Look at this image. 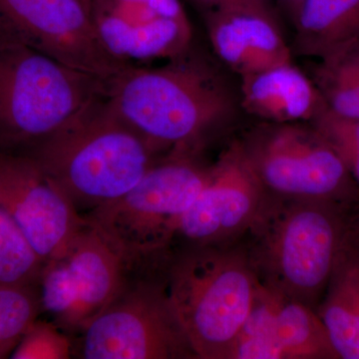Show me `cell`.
Segmentation results:
<instances>
[{
    "label": "cell",
    "instance_id": "8",
    "mask_svg": "<svg viewBox=\"0 0 359 359\" xmlns=\"http://www.w3.org/2000/svg\"><path fill=\"white\" fill-rule=\"evenodd\" d=\"M79 335L84 359L198 358L159 280L130 273L124 287Z\"/></svg>",
    "mask_w": 359,
    "mask_h": 359
},
{
    "label": "cell",
    "instance_id": "21",
    "mask_svg": "<svg viewBox=\"0 0 359 359\" xmlns=\"http://www.w3.org/2000/svg\"><path fill=\"white\" fill-rule=\"evenodd\" d=\"M40 313L37 285L0 287V359L11 358Z\"/></svg>",
    "mask_w": 359,
    "mask_h": 359
},
{
    "label": "cell",
    "instance_id": "20",
    "mask_svg": "<svg viewBox=\"0 0 359 359\" xmlns=\"http://www.w3.org/2000/svg\"><path fill=\"white\" fill-rule=\"evenodd\" d=\"M44 262L0 205V287L37 285Z\"/></svg>",
    "mask_w": 359,
    "mask_h": 359
},
{
    "label": "cell",
    "instance_id": "6",
    "mask_svg": "<svg viewBox=\"0 0 359 359\" xmlns=\"http://www.w3.org/2000/svg\"><path fill=\"white\" fill-rule=\"evenodd\" d=\"M196 155L160 157L120 199L83 215L121 254L131 271L164 256L182 217L211 174Z\"/></svg>",
    "mask_w": 359,
    "mask_h": 359
},
{
    "label": "cell",
    "instance_id": "2",
    "mask_svg": "<svg viewBox=\"0 0 359 359\" xmlns=\"http://www.w3.org/2000/svg\"><path fill=\"white\" fill-rule=\"evenodd\" d=\"M348 209L266 193L243 250L257 282L316 309L351 231Z\"/></svg>",
    "mask_w": 359,
    "mask_h": 359
},
{
    "label": "cell",
    "instance_id": "7",
    "mask_svg": "<svg viewBox=\"0 0 359 359\" xmlns=\"http://www.w3.org/2000/svg\"><path fill=\"white\" fill-rule=\"evenodd\" d=\"M238 144L269 195L323 201L348 210L359 204L358 183L311 123H266Z\"/></svg>",
    "mask_w": 359,
    "mask_h": 359
},
{
    "label": "cell",
    "instance_id": "10",
    "mask_svg": "<svg viewBox=\"0 0 359 359\" xmlns=\"http://www.w3.org/2000/svg\"><path fill=\"white\" fill-rule=\"evenodd\" d=\"M0 35L107 82L129 67L105 48L83 0H0Z\"/></svg>",
    "mask_w": 359,
    "mask_h": 359
},
{
    "label": "cell",
    "instance_id": "22",
    "mask_svg": "<svg viewBox=\"0 0 359 359\" xmlns=\"http://www.w3.org/2000/svg\"><path fill=\"white\" fill-rule=\"evenodd\" d=\"M73 354L70 335L53 321L35 320L14 349L13 359H68Z\"/></svg>",
    "mask_w": 359,
    "mask_h": 359
},
{
    "label": "cell",
    "instance_id": "18",
    "mask_svg": "<svg viewBox=\"0 0 359 359\" xmlns=\"http://www.w3.org/2000/svg\"><path fill=\"white\" fill-rule=\"evenodd\" d=\"M292 23L297 53L320 59L359 39V0H304Z\"/></svg>",
    "mask_w": 359,
    "mask_h": 359
},
{
    "label": "cell",
    "instance_id": "3",
    "mask_svg": "<svg viewBox=\"0 0 359 359\" xmlns=\"http://www.w3.org/2000/svg\"><path fill=\"white\" fill-rule=\"evenodd\" d=\"M148 273L162 285L197 358L230 359L259 287L242 247L173 250Z\"/></svg>",
    "mask_w": 359,
    "mask_h": 359
},
{
    "label": "cell",
    "instance_id": "17",
    "mask_svg": "<svg viewBox=\"0 0 359 359\" xmlns=\"http://www.w3.org/2000/svg\"><path fill=\"white\" fill-rule=\"evenodd\" d=\"M316 313L339 358L359 359V247L348 238Z\"/></svg>",
    "mask_w": 359,
    "mask_h": 359
},
{
    "label": "cell",
    "instance_id": "13",
    "mask_svg": "<svg viewBox=\"0 0 359 359\" xmlns=\"http://www.w3.org/2000/svg\"><path fill=\"white\" fill-rule=\"evenodd\" d=\"M0 205L43 262L86 224L67 195L29 155L0 153Z\"/></svg>",
    "mask_w": 359,
    "mask_h": 359
},
{
    "label": "cell",
    "instance_id": "26",
    "mask_svg": "<svg viewBox=\"0 0 359 359\" xmlns=\"http://www.w3.org/2000/svg\"><path fill=\"white\" fill-rule=\"evenodd\" d=\"M351 237L359 247V205L355 214L351 218Z\"/></svg>",
    "mask_w": 359,
    "mask_h": 359
},
{
    "label": "cell",
    "instance_id": "25",
    "mask_svg": "<svg viewBox=\"0 0 359 359\" xmlns=\"http://www.w3.org/2000/svg\"><path fill=\"white\" fill-rule=\"evenodd\" d=\"M195 6L199 7L203 11H209L229 2L236 1V0H191Z\"/></svg>",
    "mask_w": 359,
    "mask_h": 359
},
{
    "label": "cell",
    "instance_id": "1",
    "mask_svg": "<svg viewBox=\"0 0 359 359\" xmlns=\"http://www.w3.org/2000/svg\"><path fill=\"white\" fill-rule=\"evenodd\" d=\"M106 98L158 157L197 154L243 111L240 93L192 46L160 67L129 66L108 85Z\"/></svg>",
    "mask_w": 359,
    "mask_h": 359
},
{
    "label": "cell",
    "instance_id": "19",
    "mask_svg": "<svg viewBox=\"0 0 359 359\" xmlns=\"http://www.w3.org/2000/svg\"><path fill=\"white\" fill-rule=\"evenodd\" d=\"M311 78L327 110L359 121V39L318 59Z\"/></svg>",
    "mask_w": 359,
    "mask_h": 359
},
{
    "label": "cell",
    "instance_id": "9",
    "mask_svg": "<svg viewBox=\"0 0 359 359\" xmlns=\"http://www.w3.org/2000/svg\"><path fill=\"white\" fill-rule=\"evenodd\" d=\"M130 273L121 254L86 219L44 262L37 283L41 313L66 334H80L119 294Z\"/></svg>",
    "mask_w": 359,
    "mask_h": 359
},
{
    "label": "cell",
    "instance_id": "5",
    "mask_svg": "<svg viewBox=\"0 0 359 359\" xmlns=\"http://www.w3.org/2000/svg\"><path fill=\"white\" fill-rule=\"evenodd\" d=\"M108 85L0 35V153L30 154Z\"/></svg>",
    "mask_w": 359,
    "mask_h": 359
},
{
    "label": "cell",
    "instance_id": "11",
    "mask_svg": "<svg viewBox=\"0 0 359 359\" xmlns=\"http://www.w3.org/2000/svg\"><path fill=\"white\" fill-rule=\"evenodd\" d=\"M264 196L240 144H235L212 166L204 188L182 217L169 250L176 244L178 250L229 244L249 228Z\"/></svg>",
    "mask_w": 359,
    "mask_h": 359
},
{
    "label": "cell",
    "instance_id": "14",
    "mask_svg": "<svg viewBox=\"0 0 359 359\" xmlns=\"http://www.w3.org/2000/svg\"><path fill=\"white\" fill-rule=\"evenodd\" d=\"M316 309L259 283L256 299L230 359H334Z\"/></svg>",
    "mask_w": 359,
    "mask_h": 359
},
{
    "label": "cell",
    "instance_id": "24",
    "mask_svg": "<svg viewBox=\"0 0 359 359\" xmlns=\"http://www.w3.org/2000/svg\"><path fill=\"white\" fill-rule=\"evenodd\" d=\"M304 1V0H278L280 6L292 21L294 20L295 14L297 13Z\"/></svg>",
    "mask_w": 359,
    "mask_h": 359
},
{
    "label": "cell",
    "instance_id": "23",
    "mask_svg": "<svg viewBox=\"0 0 359 359\" xmlns=\"http://www.w3.org/2000/svg\"><path fill=\"white\" fill-rule=\"evenodd\" d=\"M314 128L334 149L359 186V121L325 109L313 122Z\"/></svg>",
    "mask_w": 359,
    "mask_h": 359
},
{
    "label": "cell",
    "instance_id": "27",
    "mask_svg": "<svg viewBox=\"0 0 359 359\" xmlns=\"http://www.w3.org/2000/svg\"><path fill=\"white\" fill-rule=\"evenodd\" d=\"M83 1L84 4H86V6H88L90 8V0H83ZM90 13H91V11H90Z\"/></svg>",
    "mask_w": 359,
    "mask_h": 359
},
{
    "label": "cell",
    "instance_id": "15",
    "mask_svg": "<svg viewBox=\"0 0 359 359\" xmlns=\"http://www.w3.org/2000/svg\"><path fill=\"white\" fill-rule=\"evenodd\" d=\"M204 16L212 50L238 76L292 61L271 0H236Z\"/></svg>",
    "mask_w": 359,
    "mask_h": 359
},
{
    "label": "cell",
    "instance_id": "4",
    "mask_svg": "<svg viewBox=\"0 0 359 359\" xmlns=\"http://www.w3.org/2000/svg\"><path fill=\"white\" fill-rule=\"evenodd\" d=\"M27 155L79 212L120 199L160 158L116 114L106 93L90 101Z\"/></svg>",
    "mask_w": 359,
    "mask_h": 359
},
{
    "label": "cell",
    "instance_id": "16",
    "mask_svg": "<svg viewBox=\"0 0 359 359\" xmlns=\"http://www.w3.org/2000/svg\"><path fill=\"white\" fill-rule=\"evenodd\" d=\"M240 78L241 108L266 123H311L327 109L313 79L292 61Z\"/></svg>",
    "mask_w": 359,
    "mask_h": 359
},
{
    "label": "cell",
    "instance_id": "12",
    "mask_svg": "<svg viewBox=\"0 0 359 359\" xmlns=\"http://www.w3.org/2000/svg\"><path fill=\"white\" fill-rule=\"evenodd\" d=\"M90 11L104 46L123 65L169 60L192 46L180 0H90Z\"/></svg>",
    "mask_w": 359,
    "mask_h": 359
}]
</instances>
